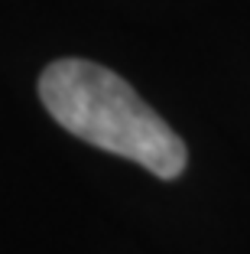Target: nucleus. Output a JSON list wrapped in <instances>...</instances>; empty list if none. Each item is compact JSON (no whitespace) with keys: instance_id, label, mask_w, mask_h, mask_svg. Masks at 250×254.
<instances>
[{"instance_id":"obj_1","label":"nucleus","mask_w":250,"mask_h":254,"mask_svg":"<svg viewBox=\"0 0 250 254\" xmlns=\"http://www.w3.org/2000/svg\"><path fill=\"white\" fill-rule=\"evenodd\" d=\"M46 111L68 134L98 150L140 163L159 180H176L189 163L185 140L117 72L88 59H59L39 75Z\"/></svg>"}]
</instances>
